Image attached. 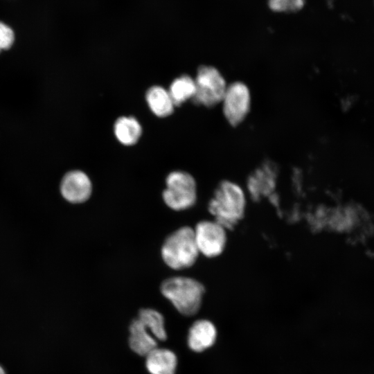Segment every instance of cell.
I'll list each match as a JSON object with an SVG mask.
<instances>
[{"mask_svg": "<svg viewBox=\"0 0 374 374\" xmlns=\"http://www.w3.org/2000/svg\"><path fill=\"white\" fill-rule=\"evenodd\" d=\"M145 100L152 112L159 117H166L173 112L175 105L168 90L161 86L150 87Z\"/></svg>", "mask_w": 374, "mask_h": 374, "instance_id": "obj_12", "label": "cell"}, {"mask_svg": "<svg viewBox=\"0 0 374 374\" xmlns=\"http://www.w3.org/2000/svg\"><path fill=\"white\" fill-rule=\"evenodd\" d=\"M168 92L175 106H179L193 98L195 92V80L188 75H182L172 82Z\"/></svg>", "mask_w": 374, "mask_h": 374, "instance_id": "obj_15", "label": "cell"}, {"mask_svg": "<svg viewBox=\"0 0 374 374\" xmlns=\"http://www.w3.org/2000/svg\"><path fill=\"white\" fill-rule=\"evenodd\" d=\"M129 344L131 349L141 356H146L157 347V339L138 318L130 323Z\"/></svg>", "mask_w": 374, "mask_h": 374, "instance_id": "obj_10", "label": "cell"}, {"mask_svg": "<svg viewBox=\"0 0 374 374\" xmlns=\"http://www.w3.org/2000/svg\"><path fill=\"white\" fill-rule=\"evenodd\" d=\"M15 41L13 30L7 24L0 21V53L9 49Z\"/></svg>", "mask_w": 374, "mask_h": 374, "instance_id": "obj_16", "label": "cell"}, {"mask_svg": "<svg viewBox=\"0 0 374 374\" xmlns=\"http://www.w3.org/2000/svg\"><path fill=\"white\" fill-rule=\"evenodd\" d=\"M217 331L214 324L208 320H197L189 329L188 344L195 352H202L211 347L215 341Z\"/></svg>", "mask_w": 374, "mask_h": 374, "instance_id": "obj_9", "label": "cell"}, {"mask_svg": "<svg viewBox=\"0 0 374 374\" xmlns=\"http://www.w3.org/2000/svg\"><path fill=\"white\" fill-rule=\"evenodd\" d=\"M60 193L69 202L83 203L92 193V184L88 175L82 170H74L66 172L60 183Z\"/></svg>", "mask_w": 374, "mask_h": 374, "instance_id": "obj_8", "label": "cell"}, {"mask_svg": "<svg viewBox=\"0 0 374 374\" xmlns=\"http://www.w3.org/2000/svg\"><path fill=\"white\" fill-rule=\"evenodd\" d=\"M194 80L195 92L192 100L195 104L212 107L222 102L227 85L216 68L200 66Z\"/></svg>", "mask_w": 374, "mask_h": 374, "instance_id": "obj_5", "label": "cell"}, {"mask_svg": "<svg viewBox=\"0 0 374 374\" xmlns=\"http://www.w3.org/2000/svg\"><path fill=\"white\" fill-rule=\"evenodd\" d=\"M222 110L227 121L232 125L240 124L247 115L251 103L248 87L241 82L227 85L222 100Z\"/></svg>", "mask_w": 374, "mask_h": 374, "instance_id": "obj_7", "label": "cell"}, {"mask_svg": "<svg viewBox=\"0 0 374 374\" xmlns=\"http://www.w3.org/2000/svg\"><path fill=\"white\" fill-rule=\"evenodd\" d=\"M114 134L118 141L125 145H132L139 139L142 127L133 116H121L114 125Z\"/></svg>", "mask_w": 374, "mask_h": 374, "instance_id": "obj_13", "label": "cell"}, {"mask_svg": "<svg viewBox=\"0 0 374 374\" xmlns=\"http://www.w3.org/2000/svg\"><path fill=\"white\" fill-rule=\"evenodd\" d=\"M0 374H6L4 369L0 366Z\"/></svg>", "mask_w": 374, "mask_h": 374, "instance_id": "obj_17", "label": "cell"}, {"mask_svg": "<svg viewBox=\"0 0 374 374\" xmlns=\"http://www.w3.org/2000/svg\"><path fill=\"white\" fill-rule=\"evenodd\" d=\"M161 292L178 310L185 316H193L200 309L205 287L195 278L187 276H173L161 284Z\"/></svg>", "mask_w": 374, "mask_h": 374, "instance_id": "obj_2", "label": "cell"}, {"mask_svg": "<svg viewBox=\"0 0 374 374\" xmlns=\"http://www.w3.org/2000/svg\"><path fill=\"white\" fill-rule=\"evenodd\" d=\"M247 208V197L238 184L223 180L216 187L208 204L213 219L228 230L243 219Z\"/></svg>", "mask_w": 374, "mask_h": 374, "instance_id": "obj_1", "label": "cell"}, {"mask_svg": "<svg viewBox=\"0 0 374 374\" xmlns=\"http://www.w3.org/2000/svg\"><path fill=\"white\" fill-rule=\"evenodd\" d=\"M145 357V366L151 374H175L177 359L172 351L157 347Z\"/></svg>", "mask_w": 374, "mask_h": 374, "instance_id": "obj_11", "label": "cell"}, {"mask_svg": "<svg viewBox=\"0 0 374 374\" xmlns=\"http://www.w3.org/2000/svg\"><path fill=\"white\" fill-rule=\"evenodd\" d=\"M200 254L209 258L220 256L228 242V229L214 219L198 222L193 228Z\"/></svg>", "mask_w": 374, "mask_h": 374, "instance_id": "obj_6", "label": "cell"}, {"mask_svg": "<svg viewBox=\"0 0 374 374\" xmlns=\"http://www.w3.org/2000/svg\"><path fill=\"white\" fill-rule=\"evenodd\" d=\"M162 192L165 204L177 211L193 207L197 199V184L188 172L177 170L168 174Z\"/></svg>", "mask_w": 374, "mask_h": 374, "instance_id": "obj_4", "label": "cell"}, {"mask_svg": "<svg viewBox=\"0 0 374 374\" xmlns=\"http://www.w3.org/2000/svg\"><path fill=\"white\" fill-rule=\"evenodd\" d=\"M137 318L156 339H166L164 318L159 312L152 308H143L139 310Z\"/></svg>", "mask_w": 374, "mask_h": 374, "instance_id": "obj_14", "label": "cell"}, {"mask_svg": "<svg viewBox=\"0 0 374 374\" xmlns=\"http://www.w3.org/2000/svg\"><path fill=\"white\" fill-rule=\"evenodd\" d=\"M161 253L163 262L171 269L181 270L192 267L200 254L193 228L184 226L170 233L162 244Z\"/></svg>", "mask_w": 374, "mask_h": 374, "instance_id": "obj_3", "label": "cell"}]
</instances>
